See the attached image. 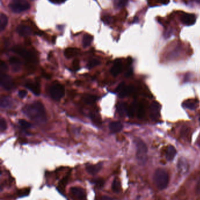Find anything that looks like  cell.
<instances>
[{"instance_id": "cell-7", "label": "cell", "mask_w": 200, "mask_h": 200, "mask_svg": "<svg viewBox=\"0 0 200 200\" xmlns=\"http://www.w3.org/2000/svg\"><path fill=\"white\" fill-rule=\"evenodd\" d=\"M0 84L1 86L7 90H11L14 86V82L11 77L7 74L1 73Z\"/></svg>"}, {"instance_id": "cell-36", "label": "cell", "mask_w": 200, "mask_h": 200, "mask_svg": "<svg viewBox=\"0 0 200 200\" xmlns=\"http://www.w3.org/2000/svg\"><path fill=\"white\" fill-rule=\"evenodd\" d=\"M0 70H1V73L8 70V67H7V65L3 61H1V64H0Z\"/></svg>"}, {"instance_id": "cell-2", "label": "cell", "mask_w": 200, "mask_h": 200, "mask_svg": "<svg viewBox=\"0 0 200 200\" xmlns=\"http://www.w3.org/2000/svg\"><path fill=\"white\" fill-rule=\"evenodd\" d=\"M153 180L157 188L159 190H163L167 187L169 184V175L163 169H157L154 174Z\"/></svg>"}, {"instance_id": "cell-14", "label": "cell", "mask_w": 200, "mask_h": 200, "mask_svg": "<svg viewBox=\"0 0 200 200\" xmlns=\"http://www.w3.org/2000/svg\"><path fill=\"white\" fill-rule=\"evenodd\" d=\"M102 167V164L99 163L95 165H88L86 166V170L89 174L95 175L100 171Z\"/></svg>"}, {"instance_id": "cell-17", "label": "cell", "mask_w": 200, "mask_h": 200, "mask_svg": "<svg viewBox=\"0 0 200 200\" xmlns=\"http://www.w3.org/2000/svg\"><path fill=\"white\" fill-rule=\"evenodd\" d=\"M79 52V49L75 48H68L65 49L64 52V55L66 58H73L74 57L76 56Z\"/></svg>"}, {"instance_id": "cell-19", "label": "cell", "mask_w": 200, "mask_h": 200, "mask_svg": "<svg viewBox=\"0 0 200 200\" xmlns=\"http://www.w3.org/2000/svg\"><path fill=\"white\" fill-rule=\"evenodd\" d=\"M109 129L111 132L118 133L120 132L123 129V125L120 121H113L109 125Z\"/></svg>"}, {"instance_id": "cell-4", "label": "cell", "mask_w": 200, "mask_h": 200, "mask_svg": "<svg viewBox=\"0 0 200 200\" xmlns=\"http://www.w3.org/2000/svg\"><path fill=\"white\" fill-rule=\"evenodd\" d=\"M9 7L15 13H21L28 10L30 8V4L26 0H12Z\"/></svg>"}, {"instance_id": "cell-15", "label": "cell", "mask_w": 200, "mask_h": 200, "mask_svg": "<svg viewBox=\"0 0 200 200\" xmlns=\"http://www.w3.org/2000/svg\"><path fill=\"white\" fill-rule=\"evenodd\" d=\"M122 69V63L119 60L116 61L111 69V73L113 76H116L120 73Z\"/></svg>"}, {"instance_id": "cell-40", "label": "cell", "mask_w": 200, "mask_h": 200, "mask_svg": "<svg viewBox=\"0 0 200 200\" xmlns=\"http://www.w3.org/2000/svg\"><path fill=\"white\" fill-rule=\"evenodd\" d=\"M18 95L21 98H24L26 95H27V92L25 90H20L18 92Z\"/></svg>"}, {"instance_id": "cell-34", "label": "cell", "mask_w": 200, "mask_h": 200, "mask_svg": "<svg viewBox=\"0 0 200 200\" xmlns=\"http://www.w3.org/2000/svg\"><path fill=\"white\" fill-rule=\"evenodd\" d=\"M7 122L5 121V119L2 118L1 119V121H0V130H1V132H4L5 130L7 129Z\"/></svg>"}, {"instance_id": "cell-29", "label": "cell", "mask_w": 200, "mask_h": 200, "mask_svg": "<svg viewBox=\"0 0 200 200\" xmlns=\"http://www.w3.org/2000/svg\"><path fill=\"white\" fill-rule=\"evenodd\" d=\"M100 61L99 60L96 59H93L90 60L89 62H88V65H87V67L89 69L93 68L95 66L100 65Z\"/></svg>"}, {"instance_id": "cell-1", "label": "cell", "mask_w": 200, "mask_h": 200, "mask_svg": "<svg viewBox=\"0 0 200 200\" xmlns=\"http://www.w3.org/2000/svg\"><path fill=\"white\" fill-rule=\"evenodd\" d=\"M23 112L27 117L38 123L47 121V115L43 106L40 102L26 105L23 109Z\"/></svg>"}, {"instance_id": "cell-22", "label": "cell", "mask_w": 200, "mask_h": 200, "mask_svg": "<svg viewBox=\"0 0 200 200\" xmlns=\"http://www.w3.org/2000/svg\"><path fill=\"white\" fill-rule=\"evenodd\" d=\"M117 111L121 117H124L127 115V109L126 105L124 103H120L117 106Z\"/></svg>"}, {"instance_id": "cell-27", "label": "cell", "mask_w": 200, "mask_h": 200, "mask_svg": "<svg viewBox=\"0 0 200 200\" xmlns=\"http://www.w3.org/2000/svg\"><path fill=\"white\" fill-rule=\"evenodd\" d=\"M97 100V97L92 95H87L84 96V101L87 105H92L94 104Z\"/></svg>"}, {"instance_id": "cell-41", "label": "cell", "mask_w": 200, "mask_h": 200, "mask_svg": "<svg viewBox=\"0 0 200 200\" xmlns=\"http://www.w3.org/2000/svg\"><path fill=\"white\" fill-rule=\"evenodd\" d=\"M196 193L197 194L200 195V179L199 180L196 187Z\"/></svg>"}, {"instance_id": "cell-37", "label": "cell", "mask_w": 200, "mask_h": 200, "mask_svg": "<svg viewBox=\"0 0 200 200\" xmlns=\"http://www.w3.org/2000/svg\"><path fill=\"white\" fill-rule=\"evenodd\" d=\"M90 117L92 119V120L96 123H97V124H100L101 123V120H100V119H99L98 118L96 117V116L94 113H90Z\"/></svg>"}, {"instance_id": "cell-42", "label": "cell", "mask_w": 200, "mask_h": 200, "mask_svg": "<svg viewBox=\"0 0 200 200\" xmlns=\"http://www.w3.org/2000/svg\"><path fill=\"white\" fill-rule=\"evenodd\" d=\"M51 2H52L53 3H55V4H60L62 3L64 1H65L66 0H49Z\"/></svg>"}, {"instance_id": "cell-13", "label": "cell", "mask_w": 200, "mask_h": 200, "mask_svg": "<svg viewBox=\"0 0 200 200\" xmlns=\"http://www.w3.org/2000/svg\"><path fill=\"white\" fill-rule=\"evenodd\" d=\"M10 64L12 67L13 72H18L21 67V61L19 58L16 57H12L9 59Z\"/></svg>"}, {"instance_id": "cell-12", "label": "cell", "mask_w": 200, "mask_h": 200, "mask_svg": "<svg viewBox=\"0 0 200 200\" xmlns=\"http://www.w3.org/2000/svg\"><path fill=\"white\" fill-rule=\"evenodd\" d=\"M160 111V105L157 102H154L150 106V115L152 120L157 119Z\"/></svg>"}, {"instance_id": "cell-35", "label": "cell", "mask_w": 200, "mask_h": 200, "mask_svg": "<svg viewBox=\"0 0 200 200\" xmlns=\"http://www.w3.org/2000/svg\"><path fill=\"white\" fill-rule=\"evenodd\" d=\"M102 20L105 24H111V22L112 18H111V16H103Z\"/></svg>"}, {"instance_id": "cell-44", "label": "cell", "mask_w": 200, "mask_h": 200, "mask_svg": "<svg viewBox=\"0 0 200 200\" xmlns=\"http://www.w3.org/2000/svg\"><path fill=\"white\" fill-rule=\"evenodd\" d=\"M158 1L163 4H167L169 2V0H158Z\"/></svg>"}, {"instance_id": "cell-18", "label": "cell", "mask_w": 200, "mask_h": 200, "mask_svg": "<svg viewBox=\"0 0 200 200\" xmlns=\"http://www.w3.org/2000/svg\"><path fill=\"white\" fill-rule=\"evenodd\" d=\"M13 106V101L9 97H2L1 99V107L3 109L10 108Z\"/></svg>"}, {"instance_id": "cell-11", "label": "cell", "mask_w": 200, "mask_h": 200, "mask_svg": "<svg viewBox=\"0 0 200 200\" xmlns=\"http://www.w3.org/2000/svg\"><path fill=\"white\" fill-rule=\"evenodd\" d=\"M16 32L22 37H28L32 34L31 29L26 25H20L16 28Z\"/></svg>"}, {"instance_id": "cell-3", "label": "cell", "mask_w": 200, "mask_h": 200, "mask_svg": "<svg viewBox=\"0 0 200 200\" xmlns=\"http://www.w3.org/2000/svg\"><path fill=\"white\" fill-rule=\"evenodd\" d=\"M13 52L16 53V54L21 56V57L24 58L27 62L30 63H35L37 62V58L36 56L32 53L30 51L27 50L25 48L21 47L20 45H16L13 47L12 49Z\"/></svg>"}, {"instance_id": "cell-28", "label": "cell", "mask_w": 200, "mask_h": 200, "mask_svg": "<svg viewBox=\"0 0 200 200\" xmlns=\"http://www.w3.org/2000/svg\"><path fill=\"white\" fill-rule=\"evenodd\" d=\"M111 189L114 193H119L121 190V185L120 181L117 179H115L111 185Z\"/></svg>"}, {"instance_id": "cell-26", "label": "cell", "mask_w": 200, "mask_h": 200, "mask_svg": "<svg viewBox=\"0 0 200 200\" xmlns=\"http://www.w3.org/2000/svg\"><path fill=\"white\" fill-rule=\"evenodd\" d=\"M197 103H198V102H195V100H187V101L185 102L183 105L187 109L194 110L197 108Z\"/></svg>"}, {"instance_id": "cell-32", "label": "cell", "mask_w": 200, "mask_h": 200, "mask_svg": "<svg viewBox=\"0 0 200 200\" xmlns=\"http://www.w3.org/2000/svg\"><path fill=\"white\" fill-rule=\"evenodd\" d=\"M19 124L23 128H25V129H28V128H30L31 126V125L30 123H29L28 121H26L25 120H22V119H21L19 120Z\"/></svg>"}, {"instance_id": "cell-30", "label": "cell", "mask_w": 200, "mask_h": 200, "mask_svg": "<svg viewBox=\"0 0 200 200\" xmlns=\"http://www.w3.org/2000/svg\"><path fill=\"white\" fill-rule=\"evenodd\" d=\"M137 117L139 119H142L144 114V106L142 105H139L137 111Z\"/></svg>"}, {"instance_id": "cell-43", "label": "cell", "mask_w": 200, "mask_h": 200, "mask_svg": "<svg viewBox=\"0 0 200 200\" xmlns=\"http://www.w3.org/2000/svg\"><path fill=\"white\" fill-rule=\"evenodd\" d=\"M132 74H133V70H132V69H129L128 71H127L126 73L125 74V76L126 77H129L132 75Z\"/></svg>"}, {"instance_id": "cell-23", "label": "cell", "mask_w": 200, "mask_h": 200, "mask_svg": "<svg viewBox=\"0 0 200 200\" xmlns=\"http://www.w3.org/2000/svg\"><path fill=\"white\" fill-rule=\"evenodd\" d=\"M8 22V17L4 14L1 13V16H0V30H1V31H3L5 30L6 26H7Z\"/></svg>"}, {"instance_id": "cell-21", "label": "cell", "mask_w": 200, "mask_h": 200, "mask_svg": "<svg viewBox=\"0 0 200 200\" xmlns=\"http://www.w3.org/2000/svg\"><path fill=\"white\" fill-rule=\"evenodd\" d=\"M134 90V87L133 86H125V88L119 92V96L120 98H124L128 95H130Z\"/></svg>"}, {"instance_id": "cell-5", "label": "cell", "mask_w": 200, "mask_h": 200, "mask_svg": "<svg viewBox=\"0 0 200 200\" xmlns=\"http://www.w3.org/2000/svg\"><path fill=\"white\" fill-rule=\"evenodd\" d=\"M65 88L62 84L55 83L49 88V94L53 99L56 101L61 100L65 95Z\"/></svg>"}, {"instance_id": "cell-45", "label": "cell", "mask_w": 200, "mask_h": 200, "mask_svg": "<svg viewBox=\"0 0 200 200\" xmlns=\"http://www.w3.org/2000/svg\"><path fill=\"white\" fill-rule=\"evenodd\" d=\"M102 200H112L111 198H110V197H103L101 198Z\"/></svg>"}, {"instance_id": "cell-6", "label": "cell", "mask_w": 200, "mask_h": 200, "mask_svg": "<svg viewBox=\"0 0 200 200\" xmlns=\"http://www.w3.org/2000/svg\"><path fill=\"white\" fill-rule=\"evenodd\" d=\"M136 157L138 160L141 163H144L147 159L148 148L146 144L141 140H138L136 142Z\"/></svg>"}, {"instance_id": "cell-46", "label": "cell", "mask_w": 200, "mask_h": 200, "mask_svg": "<svg viewBox=\"0 0 200 200\" xmlns=\"http://www.w3.org/2000/svg\"><path fill=\"white\" fill-rule=\"evenodd\" d=\"M197 2H198V3H200V0H195Z\"/></svg>"}, {"instance_id": "cell-31", "label": "cell", "mask_w": 200, "mask_h": 200, "mask_svg": "<svg viewBox=\"0 0 200 200\" xmlns=\"http://www.w3.org/2000/svg\"><path fill=\"white\" fill-rule=\"evenodd\" d=\"M93 183H95L96 185H97L99 188H102L105 185V181L102 179H96L92 180Z\"/></svg>"}, {"instance_id": "cell-20", "label": "cell", "mask_w": 200, "mask_h": 200, "mask_svg": "<svg viewBox=\"0 0 200 200\" xmlns=\"http://www.w3.org/2000/svg\"><path fill=\"white\" fill-rule=\"evenodd\" d=\"M177 154V151L174 146L170 145L167 148V152H166V158L167 159L171 161L174 159V157Z\"/></svg>"}, {"instance_id": "cell-38", "label": "cell", "mask_w": 200, "mask_h": 200, "mask_svg": "<svg viewBox=\"0 0 200 200\" xmlns=\"http://www.w3.org/2000/svg\"><path fill=\"white\" fill-rule=\"evenodd\" d=\"M72 66L75 70H78L79 69V61L78 59H75L72 63Z\"/></svg>"}, {"instance_id": "cell-33", "label": "cell", "mask_w": 200, "mask_h": 200, "mask_svg": "<svg viewBox=\"0 0 200 200\" xmlns=\"http://www.w3.org/2000/svg\"><path fill=\"white\" fill-rule=\"evenodd\" d=\"M128 2V0H116L115 5L118 8L125 7Z\"/></svg>"}, {"instance_id": "cell-24", "label": "cell", "mask_w": 200, "mask_h": 200, "mask_svg": "<svg viewBox=\"0 0 200 200\" xmlns=\"http://www.w3.org/2000/svg\"><path fill=\"white\" fill-rule=\"evenodd\" d=\"M138 106L139 105L137 102L136 101H134L130 106L129 109L127 111V115L130 117H133L136 112H137Z\"/></svg>"}, {"instance_id": "cell-10", "label": "cell", "mask_w": 200, "mask_h": 200, "mask_svg": "<svg viewBox=\"0 0 200 200\" xmlns=\"http://www.w3.org/2000/svg\"><path fill=\"white\" fill-rule=\"evenodd\" d=\"M177 169L181 174H185L189 170V164L187 160L184 158H181L177 164Z\"/></svg>"}, {"instance_id": "cell-8", "label": "cell", "mask_w": 200, "mask_h": 200, "mask_svg": "<svg viewBox=\"0 0 200 200\" xmlns=\"http://www.w3.org/2000/svg\"><path fill=\"white\" fill-rule=\"evenodd\" d=\"M181 21L186 25H192L196 21V17L194 14H184L181 16Z\"/></svg>"}, {"instance_id": "cell-39", "label": "cell", "mask_w": 200, "mask_h": 200, "mask_svg": "<svg viewBox=\"0 0 200 200\" xmlns=\"http://www.w3.org/2000/svg\"><path fill=\"white\" fill-rule=\"evenodd\" d=\"M125 82H121L120 84H119V85L117 86V87L116 88V90H115L116 92H120L121 91V90L125 88Z\"/></svg>"}, {"instance_id": "cell-25", "label": "cell", "mask_w": 200, "mask_h": 200, "mask_svg": "<svg viewBox=\"0 0 200 200\" xmlns=\"http://www.w3.org/2000/svg\"><path fill=\"white\" fill-rule=\"evenodd\" d=\"M93 37L89 34H85L82 39V45L84 48L89 47L93 41Z\"/></svg>"}, {"instance_id": "cell-9", "label": "cell", "mask_w": 200, "mask_h": 200, "mask_svg": "<svg viewBox=\"0 0 200 200\" xmlns=\"http://www.w3.org/2000/svg\"><path fill=\"white\" fill-rule=\"evenodd\" d=\"M71 194L78 199H84L86 198V193L84 190L80 187H72L70 189Z\"/></svg>"}, {"instance_id": "cell-16", "label": "cell", "mask_w": 200, "mask_h": 200, "mask_svg": "<svg viewBox=\"0 0 200 200\" xmlns=\"http://www.w3.org/2000/svg\"><path fill=\"white\" fill-rule=\"evenodd\" d=\"M25 87L27 89L31 90L32 92L35 95H39L40 94L39 86L37 83L28 82L25 84Z\"/></svg>"}]
</instances>
